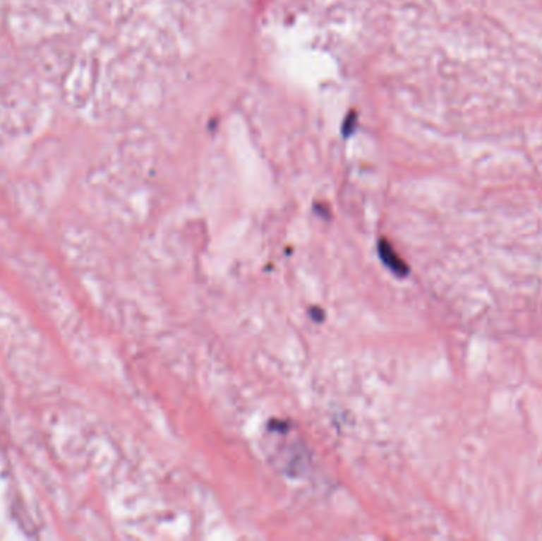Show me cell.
I'll return each instance as SVG.
<instances>
[{"mask_svg": "<svg viewBox=\"0 0 542 541\" xmlns=\"http://www.w3.org/2000/svg\"><path fill=\"white\" fill-rule=\"evenodd\" d=\"M379 254H380V257H383L385 266L392 268L395 273L404 275L406 272H408V267L404 266V262L399 259L395 251H393V248L387 242H380Z\"/></svg>", "mask_w": 542, "mask_h": 541, "instance_id": "obj_1", "label": "cell"}]
</instances>
